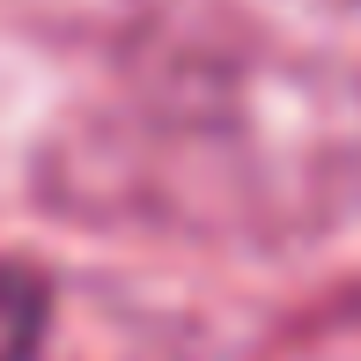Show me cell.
Listing matches in <instances>:
<instances>
[{"label": "cell", "instance_id": "1", "mask_svg": "<svg viewBox=\"0 0 361 361\" xmlns=\"http://www.w3.org/2000/svg\"><path fill=\"white\" fill-rule=\"evenodd\" d=\"M44 324H52V288L30 266L0 258V361H37Z\"/></svg>", "mask_w": 361, "mask_h": 361}]
</instances>
